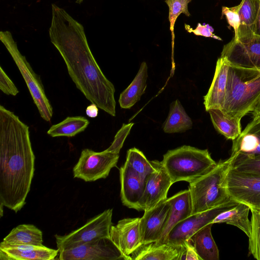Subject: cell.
Masks as SVG:
<instances>
[{
	"instance_id": "cell-3",
	"label": "cell",
	"mask_w": 260,
	"mask_h": 260,
	"mask_svg": "<svg viewBox=\"0 0 260 260\" xmlns=\"http://www.w3.org/2000/svg\"><path fill=\"white\" fill-rule=\"evenodd\" d=\"M259 97L260 70L229 64L226 95L221 110L242 119L251 112Z\"/></svg>"
},
{
	"instance_id": "cell-25",
	"label": "cell",
	"mask_w": 260,
	"mask_h": 260,
	"mask_svg": "<svg viewBox=\"0 0 260 260\" xmlns=\"http://www.w3.org/2000/svg\"><path fill=\"white\" fill-rule=\"evenodd\" d=\"M250 210L249 207L247 205L238 203L233 207L218 214L211 223H225L234 225L249 237L251 233V221L248 218Z\"/></svg>"
},
{
	"instance_id": "cell-2",
	"label": "cell",
	"mask_w": 260,
	"mask_h": 260,
	"mask_svg": "<svg viewBox=\"0 0 260 260\" xmlns=\"http://www.w3.org/2000/svg\"><path fill=\"white\" fill-rule=\"evenodd\" d=\"M28 126L0 106V202L17 213L25 204L35 171Z\"/></svg>"
},
{
	"instance_id": "cell-34",
	"label": "cell",
	"mask_w": 260,
	"mask_h": 260,
	"mask_svg": "<svg viewBox=\"0 0 260 260\" xmlns=\"http://www.w3.org/2000/svg\"><path fill=\"white\" fill-rule=\"evenodd\" d=\"M133 125V123L123 124L121 128L116 134L113 142L107 149L109 150L119 154L120 149L123 146L124 142L129 134Z\"/></svg>"
},
{
	"instance_id": "cell-41",
	"label": "cell",
	"mask_w": 260,
	"mask_h": 260,
	"mask_svg": "<svg viewBox=\"0 0 260 260\" xmlns=\"http://www.w3.org/2000/svg\"><path fill=\"white\" fill-rule=\"evenodd\" d=\"M253 33L254 35L260 36V7L254 24Z\"/></svg>"
},
{
	"instance_id": "cell-14",
	"label": "cell",
	"mask_w": 260,
	"mask_h": 260,
	"mask_svg": "<svg viewBox=\"0 0 260 260\" xmlns=\"http://www.w3.org/2000/svg\"><path fill=\"white\" fill-rule=\"evenodd\" d=\"M173 184L169 174L158 160L156 169L146 179L144 191L139 203V211L152 208L167 199V193Z\"/></svg>"
},
{
	"instance_id": "cell-38",
	"label": "cell",
	"mask_w": 260,
	"mask_h": 260,
	"mask_svg": "<svg viewBox=\"0 0 260 260\" xmlns=\"http://www.w3.org/2000/svg\"><path fill=\"white\" fill-rule=\"evenodd\" d=\"M179 260H201L191 241L188 239L183 245Z\"/></svg>"
},
{
	"instance_id": "cell-33",
	"label": "cell",
	"mask_w": 260,
	"mask_h": 260,
	"mask_svg": "<svg viewBox=\"0 0 260 260\" xmlns=\"http://www.w3.org/2000/svg\"><path fill=\"white\" fill-rule=\"evenodd\" d=\"M192 0H165L169 7V20L171 31L172 46L174 41V25L178 16L182 13L186 16H190L188 10V5Z\"/></svg>"
},
{
	"instance_id": "cell-12",
	"label": "cell",
	"mask_w": 260,
	"mask_h": 260,
	"mask_svg": "<svg viewBox=\"0 0 260 260\" xmlns=\"http://www.w3.org/2000/svg\"><path fill=\"white\" fill-rule=\"evenodd\" d=\"M220 57L233 66L260 70V36L243 42L233 38L224 45Z\"/></svg>"
},
{
	"instance_id": "cell-40",
	"label": "cell",
	"mask_w": 260,
	"mask_h": 260,
	"mask_svg": "<svg viewBox=\"0 0 260 260\" xmlns=\"http://www.w3.org/2000/svg\"><path fill=\"white\" fill-rule=\"evenodd\" d=\"M253 119L260 118V97L254 104L251 111Z\"/></svg>"
},
{
	"instance_id": "cell-42",
	"label": "cell",
	"mask_w": 260,
	"mask_h": 260,
	"mask_svg": "<svg viewBox=\"0 0 260 260\" xmlns=\"http://www.w3.org/2000/svg\"><path fill=\"white\" fill-rule=\"evenodd\" d=\"M83 0H76V2L78 4H81Z\"/></svg>"
},
{
	"instance_id": "cell-28",
	"label": "cell",
	"mask_w": 260,
	"mask_h": 260,
	"mask_svg": "<svg viewBox=\"0 0 260 260\" xmlns=\"http://www.w3.org/2000/svg\"><path fill=\"white\" fill-rule=\"evenodd\" d=\"M2 242L10 244L42 246V232L33 224H20L14 228Z\"/></svg>"
},
{
	"instance_id": "cell-1",
	"label": "cell",
	"mask_w": 260,
	"mask_h": 260,
	"mask_svg": "<svg viewBox=\"0 0 260 260\" xmlns=\"http://www.w3.org/2000/svg\"><path fill=\"white\" fill-rule=\"evenodd\" d=\"M51 7L50 41L64 61L70 77L91 104L115 116L114 86L92 54L83 25L63 9L54 4Z\"/></svg>"
},
{
	"instance_id": "cell-31",
	"label": "cell",
	"mask_w": 260,
	"mask_h": 260,
	"mask_svg": "<svg viewBox=\"0 0 260 260\" xmlns=\"http://www.w3.org/2000/svg\"><path fill=\"white\" fill-rule=\"evenodd\" d=\"M235 154L232 168L241 173L260 177V153Z\"/></svg>"
},
{
	"instance_id": "cell-19",
	"label": "cell",
	"mask_w": 260,
	"mask_h": 260,
	"mask_svg": "<svg viewBox=\"0 0 260 260\" xmlns=\"http://www.w3.org/2000/svg\"><path fill=\"white\" fill-rule=\"evenodd\" d=\"M183 246L155 241L141 244L129 256L135 260H179Z\"/></svg>"
},
{
	"instance_id": "cell-4",
	"label": "cell",
	"mask_w": 260,
	"mask_h": 260,
	"mask_svg": "<svg viewBox=\"0 0 260 260\" xmlns=\"http://www.w3.org/2000/svg\"><path fill=\"white\" fill-rule=\"evenodd\" d=\"M235 157V154L231 153L230 157L220 160L206 174L189 183L192 214L213 209L231 200L224 180Z\"/></svg>"
},
{
	"instance_id": "cell-9",
	"label": "cell",
	"mask_w": 260,
	"mask_h": 260,
	"mask_svg": "<svg viewBox=\"0 0 260 260\" xmlns=\"http://www.w3.org/2000/svg\"><path fill=\"white\" fill-rule=\"evenodd\" d=\"M230 198L260 211V177L238 172L231 168L224 180Z\"/></svg>"
},
{
	"instance_id": "cell-11",
	"label": "cell",
	"mask_w": 260,
	"mask_h": 260,
	"mask_svg": "<svg viewBox=\"0 0 260 260\" xmlns=\"http://www.w3.org/2000/svg\"><path fill=\"white\" fill-rule=\"evenodd\" d=\"M60 260H129L111 240L103 238L59 252Z\"/></svg>"
},
{
	"instance_id": "cell-10",
	"label": "cell",
	"mask_w": 260,
	"mask_h": 260,
	"mask_svg": "<svg viewBox=\"0 0 260 260\" xmlns=\"http://www.w3.org/2000/svg\"><path fill=\"white\" fill-rule=\"evenodd\" d=\"M238 204L231 200L209 210L191 214L177 223L169 232L164 242L182 246L196 232L212 222L220 213L230 209Z\"/></svg>"
},
{
	"instance_id": "cell-13",
	"label": "cell",
	"mask_w": 260,
	"mask_h": 260,
	"mask_svg": "<svg viewBox=\"0 0 260 260\" xmlns=\"http://www.w3.org/2000/svg\"><path fill=\"white\" fill-rule=\"evenodd\" d=\"M171 205L166 199L151 209L144 211L140 218L141 244L159 241L168 222Z\"/></svg>"
},
{
	"instance_id": "cell-24",
	"label": "cell",
	"mask_w": 260,
	"mask_h": 260,
	"mask_svg": "<svg viewBox=\"0 0 260 260\" xmlns=\"http://www.w3.org/2000/svg\"><path fill=\"white\" fill-rule=\"evenodd\" d=\"M213 224L209 223L200 229L189 239L201 260H218L219 252L211 233Z\"/></svg>"
},
{
	"instance_id": "cell-15",
	"label": "cell",
	"mask_w": 260,
	"mask_h": 260,
	"mask_svg": "<svg viewBox=\"0 0 260 260\" xmlns=\"http://www.w3.org/2000/svg\"><path fill=\"white\" fill-rule=\"evenodd\" d=\"M140 218H126L112 225L110 238L121 252L129 256L141 245Z\"/></svg>"
},
{
	"instance_id": "cell-30",
	"label": "cell",
	"mask_w": 260,
	"mask_h": 260,
	"mask_svg": "<svg viewBox=\"0 0 260 260\" xmlns=\"http://www.w3.org/2000/svg\"><path fill=\"white\" fill-rule=\"evenodd\" d=\"M125 162L145 181L146 178L155 171L158 160H148L141 151L134 147L127 151Z\"/></svg>"
},
{
	"instance_id": "cell-29",
	"label": "cell",
	"mask_w": 260,
	"mask_h": 260,
	"mask_svg": "<svg viewBox=\"0 0 260 260\" xmlns=\"http://www.w3.org/2000/svg\"><path fill=\"white\" fill-rule=\"evenodd\" d=\"M89 124V120L84 117L69 116L60 122L52 125L47 133L52 137H72L83 132Z\"/></svg>"
},
{
	"instance_id": "cell-5",
	"label": "cell",
	"mask_w": 260,
	"mask_h": 260,
	"mask_svg": "<svg viewBox=\"0 0 260 260\" xmlns=\"http://www.w3.org/2000/svg\"><path fill=\"white\" fill-rule=\"evenodd\" d=\"M162 165L173 183L192 182L210 171L216 165L208 149L183 145L164 155Z\"/></svg>"
},
{
	"instance_id": "cell-22",
	"label": "cell",
	"mask_w": 260,
	"mask_h": 260,
	"mask_svg": "<svg viewBox=\"0 0 260 260\" xmlns=\"http://www.w3.org/2000/svg\"><path fill=\"white\" fill-rule=\"evenodd\" d=\"M238 5L240 25L237 37L233 39L240 42H243L254 36L253 29L260 7V1L242 0Z\"/></svg>"
},
{
	"instance_id": "cell-6",
	"label": "cell",
	"mask_w": 260,
	"mask_h": 260,
	"mask_svg": "<svg viewBox=\"0 0 260 260\" xmlns=\"http://www.w3.org/2000/svg\"><path fill=\"white\" fill-rule=\"evenodd\" d=\"M0 40L21 74L41 117L46 121H50L53 115V108L46 95L40 76L35 73L25 57L20 53L9 31H1Z\"/></svg>"
},
{
	"instance_id": "cell-32",
	"label": "cell",
	"mask_w": 260,
	"mask_h": 260,
	"mask_svg": "<svg viewBox=\"0 0 260 260\" xmlns=\"http://www.w3.org/2000/svg\"><path fill=\"white\" fill-rule=\"evenodd\" d=\"M251 233L249 238V252L260 260V211L251 210Z\"/></svg>"
},
{
	"instance_id": "cell-35",
	"label": "cell",
	"mask_w": 260,
	"mask_h": 260,
	"mask_svg": "<svg viewBox=\"0 0 260 260\" xmlns=\"http://www.w3.org/2000/svg\"><path fill=\"white\" fill-rule=\"evenodd\" d=\"M238 10L239 5L232 7H222V15L225 16L229 24L234 29V38L237 37L238 29L240 25Z\"/></svg>"
},
{
	"instance_id": "cell-23",
	"label": "cell",
	"mask_w": 260,
	"mask_h": 260,
	"mask_svg": "<svg viewBox=\"0 0 260 260\" xmlns=\"http://www.w3.org/2000/svg\"><path fill=\"white\" fill-rule=\"evenodd\" d=\"M147 78L148 67L143 61L133 81L120 95L118 102L121 108L130 109L140 100L145 93Z\"/></svg>"
},
{
	"instance_id": "cell-43",
	"label": "cell",
	"mask_w": 260,
	"mask_h": 260,
	"mask_svg": "<svg viewBox=\"0 0 260 260\" xmlns=\"http://www.w3.org/2000/svg\"><path fill=\"white\" fill-rule=\"evenodd\" d=\"M259 1H260V0H259Z\"/></svg>"
},
{
	"instance_id": "cell-37",
	"label": "cell",
	"mask_w": 260,
	"mask_h": 260,
	"mask_svg": "<svg viewBox=\"0 0 260 260\" xmlns=\"http://www.w3.org/2000/svg\"><path fill=\"white\" fill-rule=\"evenodd\" d=\"M0 89L4 93L13 96L16 95L19 90L15 84L0 67Z\"/></svg>"
},
{
	"instance_id": "cell-36",
	"label": "cell",
	"mask_w": 260,
	"mask_h": 260,
	"mask_svg": "<svg viewBox=\"0 0 260 260\" xmlns=\"http://www.w3.org/2000/svg\"><path fill=\"white\" fill-rule=\"evenodd\" d=\"M185 30L189 33L192 32L196 36H203L207 38H212L219 41L222 39L213 33V29L208 24H202L198 23L196 27L193 29L189 25L185 24Z\"/></svg>"
},
{
	"instance_id": "cell-8",
	"label": "cell",
	"mask_w": 260,
	"mask_h": 260,
	"mask_svg": "<svg viewBox=\"0 0 260 260\" xmlns=\"http://www.w3.org/2000/svg\"><path fill=\"white\" fill-rule=\"evenodd\" d=\"M119 157L118 153L108 149L100 152L84 149L73 168L74 177L86 182L106 178L116 166Z\"/></svg>"
},
{
	"instance_id": "cell-20",
	"label": "cell",
	"mask_w": 260,
	"mask_h": 260,
	"mask_svg": "<svg viewBox=\"0 0 260 260\" xmlns=\"http://www.w3.org/2000/svg\"><path fill=\"white\" fill-rule=\"evenodd\" d=\"M171 205V211L164 232L159 241H164L170 230L179 222L192 214V203L189 189L180 191L167 198Z\"/></svg>"
},
{
	"instance_id": "cell-16",
	"label": "cell",
	"mask_w": 260,
	"mask_h": 260,
	"mask_svg": "<svg viewBox=\"0 0 260 260\" xmlns=\"http://www.w3.org/2000/svg\"><path fill=\"white\" fill-rule=\"evenodd\" d=\"M121 199L123 205L139 211L145 189V181L127 163L119 169Z\"/></svg>"
},
{
	"instance_id": "cell-21",
	"label": "cell",
	"mask_w": 260,
	"mask_h": 260,
	"mask_svg": "<svg viewBox=\"0 0 260 260\" xmlns=\"http://www.w3.org/2000/svg\"><path fill=\"white\" fill-rule=\"evenodd\" d=\"M260 153V118L253 119L233 141L232 153Z\"/></svg>"
},
{
	"instance_id": "cell-18",
	"label": "cell",
	"mask_w": 260,
	"mask_h": 260,
	"mask_svg": "<svg viewBox=\"0 0 260 260\" xmlns=\"http://www.w3.org/2000/svg\"><path fill=\"white\" fill-rule=\"evenodd\" d=\"M229 67V63L224 58H218L212 82L204 96L206 111L212 109H222L226 95Z\"/></svg>"
},
{
	"instance_id": "cell-39",
	"label": "cell",
	"mask_w": 260,
	"mask_h": 260,
	"mask_svg": "<svg viewBox=\"0 0 260 260\" xmlns=\"http://www.w3.org/2000/svg\"><path fill=\"white\" fill-rule=\"evenodd\" d=\"M98 107L94 104H91L88 106L86 109V115L91 118L96 117L98 115Z\"/></svg>"
},
{
	"instance_id": "cell-17",
	"label": "cell",
	"mask_w": 260,
	"mask_h": 260,
	"mask_svg": "<svg viewBox=\"0 0 260 260\" xmlns=\"http://www.w3.org/2000/svg\"><path fill=\"white\" fill-rule=\"evenodd\" d=\"M59 250L42 246L0 244L1 260H52Z\"/></svg>"
},
{
	"instance_id": "cell-7",
	"label": "cell",
	"mask_w": 260,
	"mask_h": 260,
	"mask_svg": "<svg viewBox=\"0 0 260 260\" xmlns=\"http://www.w3.org/2000/svg\"><path fill=\"white\" fill-rule=\"evenodd\" d=\"M112 209L105 210L81 228L63 236H54L59 252L103 238H110Z\"/></svg>"
},
{
	"instance_id": "cell-26",
	"label": "cell",
	"mask_w": 260,
	"mask_h": 260,
	"mask_svg": "<svg viewBox=\"0 0 260 260\" xmlns=\"http://www.w3.org/2000/svg\"><path fill=\"white\" fill-rule=\"evenodd\" d=\"M207 112L215 129L226 139L233 141L241 134V118L232 116L220 109H212Z\"/></svg>"
},
{
	"instance_id": "cell-27",
	"label": "cell",
	"mask_w": 260,
	"mask_h": 260,
	"mask_svg": "<svg viewBox=\"0 0 260 260\" xmlns=\"http://www.w3.org/2000/svg\"><path fill=\"white\" fill-rule=\"evenodd\" d=\"M192 121L178 100L173 101L170 106L168 116L163 124L165 133L171 134L182 133L192 128Z\"/></svg>"
}]
</instances>
